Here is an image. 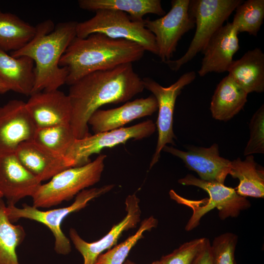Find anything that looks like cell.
<instances>
[{"label": "cell", "mask_w": 264, "mask_h": 264, "mask_svg": "<svg viewBox=\"0 0 264 264\" xmlns=\"http://www.w3.org/2000/svg\"><path fill=\"white\" fill-rule=\"evenodd\" d=\"M2 197H3L2 195V194L0 192V198H2Z\"/></svg>", "instance_id": "obj_37"}, {"label": "cell", "mask_w": 264, "mask_h": 264, "mask_svg": "<svg viewBox=\"0 0 264 264\" xmlns=\"http://www.w3.org/2000/svg\"><path fill=\"white\" fill-rule=\"evenodd\" d=\"M15 154L23 166L41 182L70 168L64 157L49 153L32 140L21 144Z\"/></svg>", "instance_id": "obj_19"}, {"label": "cell", "mask_w": 264, "mask_h": 264, "mask_svg": "<svg viewBox=\"0 0 264 264\" xmlns=\"http://www.w3.org/2000/svg\"><path fill=\"white\" fill-rule=\"evenodd\" d=\"M250 138L244 149V156L264 153V105L254 114L249 123Z\"/></svg>", "instance_id": "obj_32"}, {"label": "cell", "mask_w": 264, "mask_h": 264, "mask_svg": "<svg viewBox=\"0 0 264 264\" xmlns=\"http://www.w3.org/2000/svg\"><path fill=\"white\" fill-rule=\"evenodd\" d=\"M191 264H213L211 243L208 239Z\"/></svg>", "instance_id": "obj_33"}, {"label": "cell", "mask_w": 264, "mask_h": 264, "mask_svg": "<svg viewBox=\"0 0 264 264\" xmlns=\"http://www.w3.org/2000/svg\"><path fill=\"white\" fill-rule=\"evenodd\" d=\"M42 182L26 169L15 153L0 156V192L7 205L32 197Z\"/></svg>", "instance_id": "obj_16"}, {"label": "cell", "mask_w": 264, "mask_h": 264, "mask_svg": "<svg viewBox=\"0 0 264 264\" xmlns=\"http://www.w3.org/2000/svg\"><path fill=\"white\" fill-rule=\"evenodd\" d=\"M36 27L17 15L0 11V48L7 52L20 50L36 33Z\"/></svg>", "instance_id": "obj_25"}, {"label": "cell", "mask_w": 264, "mask_h": 264, "mask_svg": "<svg viewBox=\"0 0 264 264\" xmlns=\"http://www.w3.org/2000/svg\"><path fill=\"white\" fill-rule=\"evenodd\" d=\"M139 201L135 194L129 195L125 200L126 216L114 225L105 236L97 241L87 242L80 237L74 228L69 229L70 239L83 256V264H94L100 255L116 244L123 232L137 226L141 217Z\"/></svg>", "instance_id": "obj_14"}, {"label": "cell", "mask_w": 264, "mask_h": 264, "mask_svg": "<svg viewBox=\"0 0 264 264\" xmlns=\"http://www.w3.org/2000/svg\"><path fill=\"white\" fill-rule=\"evenodd\" d=\"M185 148L187 151H183L166 145L162 150L181 159L188 169L198 174L200 179L224 183L230 173L231 161L220 156L217 144L208 148L193 145Z\"/></svg>", "instance_id": "obj_13"}, {"label": "cell", "mask_w": 264, "mask_h": 264, "mask_svg": "<svg viewBox=\"0 0 264 264\" xmlns=\"http://www.w3.org/2000/svg\"><path fill=\"white\" fill-rule=\"evenodd\" d=\"M229 175L239 179V184L235 189L239 195L264 198V168L256 162L253 155H247L244 160L239 157L231 161Z\"/></svg>", "instance_id": "obj_24"}, {"label": "cell", "mask_w": 264, "mask_h": 264, "mask_svg": "<svg viewBox=\"0 0 264 264\" xmlns=\"http://www.w3.org/2000/svg\"><path fill=\"white\" fill-rule=\"evenodd\" d=\"M37 128L21 100L0 107V156L15 153L18 146L33 140Z\"/></svg>", "instance_id": "obj_12"}, {"label": "cell", "mask_w": 264, "mask_h": 264, "mask_svg": "<svg viewBox=\"0 0 264 264\" xmlns=\"http://www.w3.org/2000/svg\"><path fill=\"white\" fill-rule=\"evenodd\" d=\"M82 9L96 11L101 9L118 10L128 14L133 21L143 22L148 14L163 16L166 12L160 0H79Z\"/></svg>", "instance_id": "obj_23"}, {"label": "cell", "mask_w": 264, "mask_h": 264, "mask_svg": "<svg viewBox=\"0 0 264 264\" xmlns=\"http://www.w3.org/2000/svg\"><path fill=\"white\" fill-rule=\"evenodd\" d=\"M238 238L227 232L215 237L211 244L213 264H237L235 250Z\"/></svg>", "instance_id": "obj_30"}, {"label": "cell", "mask_w": 264, "mask_h": 264, "mask_svg": "<svg viewBox=\"0 0 264 264\" xmlns=\"http://www.w3.org/2000/svg\"><path fill=\"white\" fill-rule=\"evenodd\" d=\"M158 221L153 216L145 219L137 231L125 241L102 253L94 264H123L130 251L137 242L144 237L143 234L157 226Z\"/></svg>", "instance_id": "obj_29"}, {"label": "cell", "mask_w": 264, "mask_h": 264, "mask_svg": "<svg viewBox=\"0 0 264 264\" xmlns=\"http://www.w3.org/2000/svg\"><path fill=\"white\" fill-rule=\"evenodd\" d=\"M96 33L112 39L134 42L145 51L158 55L155 37L145 27L144 20L133 21L125 12L111 9L99 10L90 19L78 22L76 37L85 38Z\"/></svg>", "instance_id": "obj_8"}, {"label": "cell", "mask_w": 264, "mask_h": 264, "mask_svg": "<svg viewBox=\"0 0 264 264\" xmlns=\"http://www.w3.org/2000/svg\"><path fill=\"white\" fill-rule=\"evenodd\" d=\"M26 107L37 128L70 124L71 106L68 95L58 89L32 93Z\"/></svg>", "instance_id": "obj_15"}, {"label": "cell", "mask_w": 264, "mask_h": 264, "mask_svg": "<svg viewBox=\"0 0 264 264\" xmlns=\"http://www.w3.org/2000/svg\"><path fill=\"white\" fill-rule=\"evenodd\" d=\"M26 233L23 227L15 225L9 219L6 206L0 198V264H20L16 250L23 241Z\"/></svg>", "instance_id": "obj_26"}, {"label": "cell", "mask_w": 264, "mask_h": 264, "mask_svg": "<svg viewBox=\"0 0 264 264\" xmlns=\"http://www.w3.org/2000/svg\"><path fill=\"white\" fill-rule=\"evenodd\" d=\"M242 0H192L189 10L196 26L195 35L185 53L179 59L166 63L176 71L202 51L215 32L223 26Z\"/></svg>", "instance_id": "obj_7"}, {"label": "cell", "mask_w": 264, "mask_h": 264, "mask_svg": "<svg viewBox=\"0 0 264 264\" xmlns=\"http://www.w3.org/2000/svg\"><path fill=\"white\" fill-rule=\"evenodd\" d=\"M155 130V124L148 119L129 127L90 134L75 139L64 157L70 168L83 166L91 161V155L99 154L103 149L125 144L130 139L138 140L148 137Z\"/></svg>", "instance_id": "obj_9"}, {"label": "cell", "mask_w": 264, "mask_h": 264, "mask_svg": "<svg viewBox=\"0 0 264 264\" xmlns=\"http://www.w3.org/2000/svg\"><path fill=\"white\" fill-rule=\"evenodd\" d=\"M10 90L8 85L0 79V94H3Z\"/></svg>", "instance_id": "obj_34"}, {"label": "cell", "mask_w": 264, "mask_h": 264, "mask_svg": "<svg viewBox=\"0 0 264 264\" xmlns=\"http://www.w3.org/2000/svg\"><path fill=\"white\" fill-rule=\"evenodd\" d=\"M145 89L132 63L90 73L70 86V126L76 139L91 134L88 121L105 105L128 102Z\"/></svg>", "instance_id": "obj_1"}, {"label": "cell", "mask_w": 264, "mask_h": 264, "mask_svg": "<svg viewBox=\"0 0 264 264\" xmlns=\"http://www.w3.org/2000/svg\"><path fill=\"white\" fill-rule=\"evenodd\" d=\"M239 33L233 23L229 22L215 32L201 51L204 56L198 71L200 76L212 72L228 71L234 55L240 48Z\"/></svg>", "instance_id": "obj_17"}, {"label": "cell", "mask_w": 264, "mask_h": 264, "mask_svg": "<svg viewBox=\"0 0 264 264\" xmlns=\"http://www.w3.org/2000/svg\"><path fill=\"white\" fill-rule=\"evenodd\" d=\"M145 51L134 42L96 33L85 38L76 37L62 55L59 65L67 68L66 84L70 86L90 73L138 61Z\"/></svg>", "instance_id": "obj_3"}, {"label": "cell", "mask_w": 264, "mask_h": 264, "mask_svg": "<svg viewBox=\"0 0 264 264\" xmlns=\"http://www.w3.org/2000/svg\"><path fill=\"white\" fill-rule=\"evenodd\" d=\"M178 182L183 185L199 187L206 192L209 196L208 198L193 200L180 196L174 190L170 191L169 195L172 199L192 210V215L185 226V229L187 231L198 226L202 217L214 208L218 210L220 218L224 220L229 217H238L242 211L251 206L246 198L239 195L236 189L226 186L224 184L203 180L191 174L179 179Z\"/></svg>", "instance_id": "obj_4"}, {"label": "cell", "mask_w": 264, "mask_h": 264, "mask_svg": "<svg viewBox=\"0 0 264 264\" xmlns=\"http://www.w3.org/2000/svg\"><path fill=\"white\" fill-rule=\"evenodd\" d=\"M247 94L228 74L218 85L212 98V117L220 121L230 120L243 109Z\"/></svg>", "instance_id": "obj_22"}, {"label": "cell", "mask_w": 264, "mask_h": 264, "mask_svg": "<svg viewBox=\"0 0 264 264\" xmlns=\"http://www.w3.org/2000/svg\"><path fill=\"white\" fill-rule=\"evenodd\" d=\"M190 0H173L167 14L154 20H145V27L155 37L158 56L163 62L170 60L181 37L195 26L189 10Z\"/></svg>", "instance_id": "obj_11"}, {"label": "cell", "mask_w": 264, "mask_h": 264, "mask_svg": "<svg viewBox=\"0 0 264 264\" xmlns=\"http://www.w3.org/2000/svg\"><path fill=\"white\" fill-rule=\"evenodd\" d=\"M107 155L99 154L92 161L64 170L41 184L31 197L33 206L49 208L71 200L86 188L98 183L105 167Z\"/></svg>", "instance_id": "obj_5"}, {"label": "cell", "mask_w": 264, "mask_h": 264, "mask_svg": "<svg viewBox=\"0 0 264 264\" xmlns=\"http://www.w3.org/2000/svg\"><path fill=\"white\" fill-rule=\"evenodd\" d=\"M114 187L113 184H108L98 188L85 189L77 195L71 205L65 207L42 211L26 204H23L22 208L7 205L6 213L12 222L20 219H26L45 225L55 238V252L58 254L66 255L70 252L71 246L70 240L61 229L63 221L69 214L84 208L90 201L110 192Z\"/></svg>", "instance_id": "obj_6"}, {"label": "cell", "mask_w": 264, "mask_h": 264, "mask_svg": "<svg viewBox=\"0 0 264 264\" xmlns=\"http://www.w3.org/2000/svg\"><path fill=\"white\" fill-rule=\"evenodd\" d=\"M78 22L67 21L54 25L50 20L38 23L32 39L20 50L11 52L14 57L25 56L35 64V81L32 93L52 91L66 84L68 70L61 67L62 55L76 37Z\"/></svg>", "instance_id": "obj_2"}, {"label": "cell", "mask_w": 264, "mask_h": 264, "mask_svg": "<svg viewBox=\"0 0 264 264\" xmlns=\"http://www.w3.org/2000/svg\"><path fill=\"white\" fill-rule=\"evenodd\" d=\"M158 110L157 100L153 95L128 101L120 107L103 110L98 109L90 117L88 125L94 133L122 128L134 119L152 115Z\"/></svg>", "instance_id": "obj_18"}, {"label": "cell", "mask_w": 264, "mask_h": 264, "mask_svg": "<svg viewBox=\"0 0 264 264\" xmlns=\"http://www.w3.org/2000/svg\"><path fill=\"white\" fill-rule=\"evenodd\" d=\"M0 79L10 90L30 96L35 81V64L29 57H14L0 48Z\"/></svg>", "instance_id": "obj_20"}, {"label": "cell", "mask_w": 264, "mask_h": 264, "mask_svg": "<svg viewBox=\"0 0 264 264\" xmlns=\"http://www.w3.org/2000/svg\"><path fill=\"white\" fill-rule=\"evenodd\" d=\"M207 239L200 238L186 242L171 253L162 257L160 261L162 264H191Z\"/></svg>", "instance_id": "obj_31"}, {"label": "cell", "mask_w": 264, "mask_h": 264, "mask_svg": "<svg viewBox=\"0 0 264 264\" xmlns=\"http://www.w3.org/2000/svg\"><path fill=\"white\" fill-rule=\"evenodd\" d=\"M232 23L239 33L246 32L256 36L264 19V0H248L236 8Z\"/></svg>", "instance_id": "obj_28"}, {"label": "cell", "mask_w": 264, "mask_h": 264, "mask_svg": "<svg viewBox=\"0 0 264 264\" xmlns=\"http://www.w3.org/2000/svg\"><path fill=\"white\" fill-rule=\"evenodd\" d=\"M196 76L194 71L187 72L168 87H162L150 77L142 79L145 89L150 91L156 98L158 110L156 122L158 139L150 162V169L158 161L161 152L165 146L167 144L176 145L174 139L176 136L173 131V115L176 99L182 89L195 79Z\"/></svg>", "instance_id": "obj_10"}, {"label": "cell", "mask_w": 264, "mask_h": 264, "mask_svg": "<svg viewBox=\"0 0 264 264\" xmlns=\"http://www.w3.org/2000/svg\"><path fill=\"white\" fill-rule=\"evenodd\" d=\"M151 264H162L159 260V261H154L153 263H152Z\"/></svg>", "instance_id": "obj_36"}, {"label": "cell", "mask_w": 264, "mask_h": 264, "mask_svg": "<svg viewBox=\"0 0 264 264\" xmlns=\"http://www.w3.org/2000/svg\"><path fill=\"white\" fill-rule=\"evenodd\" d=\"M123 264H135L133 262L130 261V260H126L125 261V262L123 263Z\"/></svg>", "instance_id": "obj_35"}, {"label": "cell", "mask_w": 264, "mask_h": 264, "mask_svg": "<svg viewBox=\"0 0 264 264\" xmlns=\"http://www.w3.org/2000/svg\"><path fill=\"white\" fill-rule=\"evenodd\" d=\"M228 72L247 94L264 91V54L260 48L249 50L233 61Z\"/></svg>", "instance_id": "obj_21"}, {"label": "cell", "mask_w": 264, "mask_h": 264, "mask_svg": "<svg viewBox=\"0 0 264 264\" xmlns=\"http://www.w3.org/2000/svg\"></svg>", "instance_id": "obj_38"}, {"label": "cell", "mask_w": 264, "mask_h": 264, "mask_svg": "<svg viewBox=\"0 0 264 264\" xmlns=\"http://www.w3.org/2000/svg\"><path fill=\"white\" fill-rule=\"evenodd\" d=\"M75 139L70 124H65L37 128L32 141L49 153L64 157Z\"/></svg>", "instance_id": "obj_27"}]
</instances>
